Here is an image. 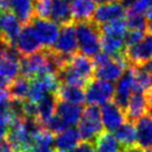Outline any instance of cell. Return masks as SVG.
<instances>
[{
  "label": "cell",
  "instance_id": "cell-19",
  "mask_svg": "<svg viewBox=\"0 0 152 152\" xmlns=\"http://www.w3.org/2000/svg\"><path fill=\"white\" fill-rule=\"evenodd\" d=\"M69 7H71L72 19L74 23L92 20V17L96 9L94 0H71Z\"/></svg>",
  "mask_w": 152,
  "mask_h": 152
},
{
  "label": "cell",
  "instance_id": "cell-13",
  "mask_svg": "<svg viewBox=\"0 0 152 152\" xmlns=\"http://www.w3.org/2000/svg\"><path fill=\"white\" fill-rule=\"evenodd\" d=\"M14 46L21 57L33 55L43 49V45L30 25H25L24 28H21Z\"/></svg>",
  "mask_w": 152,
  "mask_h": 152
},
{
  "label": "cell",
  "instance_id": "cell-37",
  "mask_svg": "<svg viewBox=\"0 0 152 152\" xmlns=\"http://www.w3.org/2000/svg\"><path fill=\"white\" fill-rule=\"evenodd\" d=\"M11 103V96H10L9 90L0 87V107L1 106H7Z\"/></svg>",
  "mask_w": 152,
  "mask_h": 152
},
{
  "label": "cell",
  "instance_id": "cell-6",
  "mask_svg": "<svg viewBox=\"0 0 152 152\" xmlns=\"http://www.w3.org/2000/svg\"><path fill=\"white\" fill-rule=\"evenodd\" d=\"M103 124L101 121V110L99 106L88 105L83 110L82 118L78 122L77 131L83 142L93 143L94 140L103 132Z\"/></svg>",
  "mask_w": 152,
  "mask_h": 152
},
{
  "label": "cell",
  "instance_id": "cell-16",
  "mask_svg": "<svg viewBox=\"0 0 152 152\" xmlns=\"http://www.w3.org/2000/svg\"><path fill=\"white\" fill-rule=\"evenodd\" d=\"M149 107H150V103H149L147 94L133 92L128 102V105L124 110L126 121H130L133 123L137 122L140 118L147 115V113L149 112Z\"/></svg>",
  "mask_w": 152,
  "mask_h": 152
},
{
  "label": "cell",
  "instance_id": "cell-25",
  "mask_svg": "<svg viewBox=\"0 0 152 152\" xmlns=\"http://www.w3.org/2000/svg\"><path fill=\"white\" fill-rule=\"evenodd\" d=\"M57 97L55 94H48L37 104V122L44 126L56 113Z\"/></svg>",
  "mask_w": 152,
  "mask_h": 152
},
{
  "label": "cell",
  "instance_id": "cell-29",
  "mask_svg": "<svg viewBox=\"0 0 152 152\" xmlns=\"http://www.w3.org/2000/svg\"><path fill=\"white\" fill-rule=\"evenodd\" d=\"M29 87H30V80L24 76L17 77L8 87L11 100L17 101V102L26 101L28 97Z\"/></svg>",
  "mask_w": 152,
  "mask_h": 152
},
{
  "label": "cell",
  "instance_id": "cell-21",
  "mask_svg": "<svg viewBox=\"0 0 152 152\" xmlns=\"http://www.w3.org/2000/svg\"><path fill=\"white\" fill-rule=\"evenodd\" d=\"M137 147L142 150L152 148V118L144 115L135 122Z\"/></svg>",
  "mask_w": 152,
  "mask_h": 152
},
{
  "label": "cell",
  "instance_id": "cell-2",
  "mask_svg": "<svg viewBox=\"0 0 152 152\" xmlns=\"http://www.w3.org/2000/svg\"><path fill=\"white\" fill-rule=\"evenodd\" d=\"M58 66L50 49H42L20 59V74L28 80H36L47 74H57Z\"/></svg>",
  "mask_w": 152,
  "mask_h": 152
},
{
  "label": "cell",
  "instance_id": "cell-45",
  "mask_svg": "<svg viewBox=\"0 0 152 152\" xmlns=\"http://www.w3.org/2000/svg\"><path fill=\"white\" fill-rule=\"evenodd\" d=\"M145 18H147L148 23H152V7L151 8H149L147 11V16H145Z\"/></svg>",
  "mask_w": 152,
  "mask_h": 152
},
{
  "label": "cell",
  "instance_id": "cell-12",
  "mask_svg": "<svg viewBox=\"0 0 152 152\" xmlns=\"http://www.w3.org/2000/svg\"><path fill=\"white\" fill-rule=\"evenodd\" d=\"M124 54L131 66L139 67L152 59V35H145L141 42L126 48Z\"/></svg>",
  "mask_w": 152,
  "mask_h": 152
},
{
  "label": "cell",
  "instance_id": "cell-41",
  "mask_svg": "<svg viewBox=\"0 0 152 152\" xmlns=\"http://www.w3.org/2000/svg\"><path fill=\"white\" fill-rule=\"evenodd\" d=\"M0 152H14L12 148L10 147V144L6 140L0 142Z\"/></svg>",
  "mask_w": 152,
  "mask_h": 152
},
{
  "label": "cell",
  "instance_id": "cell-48",
  "mask_svg": "<svg viewBox=\"0 0 152 152\" xmlns=\"http://www.w3.org/2000/svg\"><path fill=\"white\" fill-rule=\"evenodd\" d=\"M147 96H148V100H149L150 105H152V86H151V88H150V91L147 93Z\"/></svg>",
  "mask_w": 152,
  "mask_h": 152
},
{
  "label": "cell",
  "instance_id": "cell-11",
  "mask_svg": "<svg viewBox=\"0 0 152 152\" xmlns=\"http://www.w3.org/2000/svg\"><path fill=\"white\" fill-rule=\"evenodd\" d=\"M134 92V68L130 66L123 72L114 86V102L125 110L131 95Z\"/></svg>",
  "mask_w": 152,
  "mask_h": 152
},
{
  "label": "cell",
  "instance_id": "cell-43",
  "mask_svg": "<svg viewBox=\"0 0 152 152\" xmlns=\"http://www.w3.org/2000/svg\"><path fill=\"white\" fill-rule=\"evenodd\" d=\"M7 133H8V128L4 126V125H0V142L6 140Z\"/></svg>",
  "mask_w": 152,
  "mask_h": 152
},
{
  "label": "cell",
  "instance_id": "cell-31",
  "mask_svg": "<svg viewBox=\"0 0 152 152\" xmlns=\"http://www.w3.org/2000/svg\"><path fill=\"white\" fill-rule=\"evenodd\" d=\"M134 68V92L147 94L152 86V76L141 69L140 67Z\"/></svg>",
  "mask_w": 152,
  "mask_h": 152
},
{
  "label": "cell",
  "instance_id": "cell-52",
  "mask_svg": "<svg viewBox=\"0 0 152 152\" xmlns=\"http://www.w3.org/2000/svg\"><path fill=\"white\" fill-rule=\"evenodd\" d=\"M58 152H74V151H58Z\"/></svg>",
  "mask_w": 152,
  "mask_h": 152
},
{
  "label": "cell",
  "instance_id": "cell-17",
  "mask_svg": "<svg viewBox=\"0 0 152 152\" xmlns=\"http://www.w3.org/2000/svg\"><path fill=\"white\" fill-rule=\"evenodd\" d=\"M125 16V9L119 1L109 2V4H102L94 11L92 17V21L97 26L109 23L111 20L118 18H123Z\"/></svg>",
  "mask_w": 152,
  "mask_h": 152
},
{
  "label": "cell",
  "instance_id": "cell-15",
  "mask_svg": "<svg viewBox=\"0 0 152 152\" xmlns=\"http://www.w3.org/2000/svg\"><path fill=\"white\" fill-rule=\"evenodd\" d=\"M20 30V21L11 11L0 12V39L7 46H14Z\"/></svg>",
  "mask_w": 152,
  "mask_h": 152
},
{
  "label": "cell",
  "instance_id": "cell-9",
  "mask_svg": "<svg viewBox=\"0 0 152 152\" xmlns=\"http://www.w3.org/2000/svg\"><path fill=\"white\" fill-rule=\"evenodd\" d=\"M77 39L75 33V24L71 23L62 26L59 29V35L52 49L54 53L62 56L72 57L77 53Z\"/></svg>",
  "mask_w": 152,
  "mask_h": 152
},
{
  "label": "cell",
  "instance_id": "cell-23",
  "mask_svg": "<svg viewBox=\"0 0 152 152\" xmlns=\"http://www.w3.org/2000/svg\"><path fill=\"white\" fill-rule=\"evenodd\" d=\"M49 19L56 23L58 26L74 23L72 19L69 2L67 0H52V8Z\"/></svg>",
  "mask_w": 152,
  "mask_h": 152
},
{
  "label": "cell",
  "instance_id": "cell-27",
  "mask_svg": "<svg viewBox=\"0 0 152 152\" xmlns=\"http://www.w3.org/2000/svg\"><path fill=\"white\" fill-rule=\"evenodd\" d=\"M115 132V138L118 139L123 149L135 147L137 144V130L133 122L125 121Z\"/></svg>",
  "mask_w": 152,
  "mask_h": 152
},
{
  "label": "cell",
  "instance_id": "cell-49",
  "mask_svg": "<svg viewBox=\"0 0 152 152\" xmlns=\"http://www.w3.org/2000/svg\"><path fill=\"white\" fill-rule=\"evenodd\" d=\"M147 29L149 30V33H150V34L152 35V23H148V27H147Z\"/></svg>",
  "mask_w": 152,
  "mask_h": 152
},
{
  "label": "cell",
  "instance_id": "cell-22",
  "mask_svg": "<svg viewBox=\"0 0 152 152\" xmlns=\"http://www.w3.org/2000/svg\"><path fill=\"white\" fill-rule=\"evenodd\" d=\"M11 12L24 25H29L35 18L34 0H9Z\"/></svg>",
  "mask_w": 152,
  "mask_h": 152
},
{
  "label": "cell",
  "instance_id": "cell-4",
  "mask_svg": "<svg viewBox=\"0 0 152 152\" xmlns=\"http://www.w3.org/2000/svg\"><path fill=\"white\" fill-rule=\"evenodd\" d=\"M94 63V77L101 81H118L123 72L128 68V61L125 54L110 56L105 53H99L93 59Z\"/></svg>",
  "mask_w": 152,
  "mask_h": 152
},
{
  "label": "cell",
  "instance_id": "cell-33",
  "mask_svg": "<svg viewBox=\"0 0 152 152\" xmlns=\"http://www.w3.org/2000/svg\"><path fill=\"white\" fill-rule=\"evenodd\" d=\"M52 0H34V12L36 18L49 19Z\"/></svg>",
  "mask_w": 152,
  "mask_h": 152
},
{
  "label": "cell",
  "instance_id": "cell-44",
  "mask_svg": "<svg viewBox=\"0 0 152 152\" xmlns=\"http://www.w3.org/2000/svg\"><path fill=\"white\" fill-rule=\"evenodd\" d=\"M122 152H143V150L135 145V147H131V148L123 149V150H122Z\"/></svg>",
  "mask_w": 152,
  "mask_h": 152
},
{
  "label": "cell",
  "instance_id": "cell-40",
  "mask_svg": "<svg viewBox=\"0 0 152 152\" xmlns=\"http://www.w3.org/2000/svg\"><path fill=\"white\" fill-rule=\"evenodd\" d=\"M139 67H140L141 69H143L145 73H148L149 75L152 76V59L148 61L147 63H144L143 65H141V66H139Z\"/></svg>",
  "mask_w": 152,
  "mask_h": 152
},
{
  "label": "cell",
  "instance_id": "cell-35",
  "mask_svg": "<svg viewBox=\"0 0 152 152\" xmlns=\"http://www.w3.org/2000/svg\"><path fill=\"white\" fill-rule=\"evenodd\" d=\"M43 128L47 129L48 131L52 132L53 134H58V133H61L62 131H64L65 129L69 128V126H67L66 124L64 123V121L55 114L52 119L44 125Z\"/></svg>",
  "mask_w": 152,
  "mask_h": 152
},
{
  "label": "cell",
  "instance_id": "cell-50",
  "mask_svg": "<svg viewBox=\"0 0 152 152\" xmlns=\"http://www.w3.org/2000/svg\"><path fill=\"white\" fill-rule=\"evenodd\" d=\"M148 113H150V116L152 118V105H150V107H149V112Z\"/></svg>",
  "mask_w": 152,
  "mask_h": 152
},
{
  "label": "cell",
  "instance_id": "cell-20",
  "mask_svg": "<svg viewBox=\"0 0 152 152\" xmlns=\"http://www.w3.org/2000/svg\"><path fill=\"white\" fill-rule=\"evenodd\" d=\"M81 137L77 129L69 126L61 133L56 134L54 140V145L57 151H73L80 145Z\"/></svg>",
  "mask_w": 152,
  "mask_h": 152
},
{
  "label": "cell",
  "instance_id": "cell-10",
  "mask_svg": "<svg viewBox=\"0 0 152 152\" xmlns=\"http://www.w3.org/2000/svg\"><path fill=\"white\" fill-rule=\"evenodd\" d=\"M29 25L34 28L43 47L50 49L55 45L59 35V26L56 23H54L50 19L34 18Z\"/></svg>",
  "mask_w": 152,
  "mask_h": 152
},
{
  "label": "cell",
  "instance_id": "cell-18",
  "mask_svg": "<svg viewBox=\"0 0 152 152\" xmlns=\"http://www.w3.org/2000/svg\"><path fill=\"white\" fill-rule=\"evenodd\" d=\"M83 107L81 105L72 104L68 102L57 100L56 104V115L59 116L64 121V123L67 126H74L76 124H78L83 114Z\"/></svg>",
  "mask_w": 152,
  "mask_h": 152
},
{
  "label": "cell",
  "instance_id": "cell-47",
  "mask_svg": "<svg viewBox=\"0 0 152 152\" xmlns=\"http://www.w3.org/2000/svg\"><path fill=\"white\" fill-rule=\"evenodd\" d=\"M95 2H99L100 5L102 4H109V2H114V1H118V0H94Z\"/></svg>",
  "mask_w": 152,
  "mask_h": 152
},
{
  "label": "cell",
  "instance_id": "cell-1",
  "mask_svg": "<svg viewBox=\"0 0 152 152\" xmlns=\"http://www.w3.org/2000/svg\"><path fill=\"white\" fill-rule=\"evenodd\" d=\"M61 83L68 85L86 87L94 77V63L93 59L83 54H74L69 62L57 72Z\"/></svg>",
  "mask_w": 152,
  "mask_h": 152
},
{
  "label": "cell",
  "instance_id": "cell-14",
  "mask_svg": "<svg viewBox=\"0 0 152 152\" xmlns=\"http://www.w3.org/2000/svg\"><path fill=\"white\" fill-rule=\"evenodd\" d=\"M101 121L109 132H114L126 121L124 110L114 101L107 102L101 107Z\"/></svg>",
  "mask_w": 152,
  "mask_h": 152
},
{
  "label": "cell",
  "instance_id": "cell-46",
  "mask_svg": "<svg viewBox=\"0 0 152 152\" xmlns=\"http://www.w3.org/2000/svg\"><path fill=\"white\" fill-rule=\"evenodd\" d=\"M6 46H7V45L0 39V59H1V57H2V54H4V50H5Z\"/></svg>",
  "mask_w": 152,
  "mask_h": 152
},
{
  "label": "cell",
  "instance_id": "cell-5",
  "mask_svg": "<svg viewBox=\"0 0 152 152\" xmlns=\"http://www.w3.org/2000/svg\"><path fill=\"white\" fill-rule=\"evenodd\" d=\"M75 24L77 47L81 54L87 57H95L101 52L100 27L90 21H81Z\"/></svg>",
  "mask_w": 152,
  "mask_h": 152
},
{
  "label": "cell",
  "instance_id": "cell-36",
  "mask_svg": "<svg viewBox=\"0 0 152 152\" xmlns=\"http://www.w3.org/2000/svg\"><path fill=\"white\" fill-rule=\"evenodd\" d=\"M144 36H145L144 31H141V30H130L124 36V42H125L126 48L131 47L133 45L138 44L139 42H141Z\"/></svg>",
  "mask_w": 152,
  "mask_h": 152
},
{
  "label": "cell",
  "instance_id": "cell-30",
  "mask_svg": "<svg viewBox=\"0 0 152 152\" xmlns=\"http://www.w3.org/2000/svg\"><path fill=\"white\" fill-rule=\"evenodd\" d=\"M102 35L106 36H114V37H123L128 33V26H126V19L118 18L111 20L106 24L99 26Z\"/></svg>",
  "mask_w": 152,
  "mask_h": 152
},
{
  "label": "cell",
  "instance_id": "cell-42",
  "mask_svg": "<svg viewBox=\"0 0 152 152\" xmlns=\"http://www.w3.org/2000/svg\"><path fill=\"white\" fill-rule=\"evenodd\" d=\"M9 0H0V12L9 11Z\"/></svg>",
  "mask_w": 152,
  "mask_h": 152
},
{
  "label": "cell",
  "instance_id": "cell-3",
  "mask_svg": "<svg viewBox=\"0 0 152 152\" xmlns=\"http://www.w3.org/2000/svg\"><path fill=\"white\" fill-rule=\"evenodd\" d=\"M39 126L42 125L35 120L17 119L8 129L6 141L10 144L14 152H26L34 147L33 134Z\"/></svg>",
  "mask_w": 152,
  "mask_h": 152
},
{
  "label": "cell",
  "instance_id": "cell-34",
  "mask_svg": "<svg viewBox=\"0 0 152 152\" xmlns=\"http://www.w3.org/2000/svg\"><path fill=\"white\" fill-rule=\"evenodd\" d=\"M126 26L130 30L145 31L148 27V20L144 15H128Z\"/></svg>",
  "mask_w": 152,
  "mask_h": 152
},
{
  "label": "cell",
  "instance_id": "cell-38",
  "mask_svg": "<svg viewBox=\"0 0 152 152\" xmlns=\"http://www.w3.org/2000/svg\"><path fill=\"white\" fill-rule=\"evenodd\" d=\"M74 152H95L94 145L91 142H81Z\"/></svg>",
  "mask_w": 152,
  "mask_h": 152
},
{
  "label": "cell",
  "instance_id": "cell-7",
  "mask_svg": "<svg viewBox=\"0 0 152 152\" xmlns=\"http://www.w3.org/2000/svg\"><path fill=\"white\" fill-rule=\"evenodd\" d=\"M21 55L15 46H6L0 59V87L8 88L20 73Z\"/></svg>",
  "mask_w": 152,
  "mask_h": 152
},
{
  "label": "cell",
  "instance_id": "cell-24",
  "mask_svg": "<svg viewBox=\"0 0 152 152\" xmlns=\"http://www.w3.org/2000/svg\"><path fill=\"white\" fill-rule=\"evenodd\" d=\"M57 100L68 102L72 104L81 105L85 102V91L82 87L68 84H61L56 92Z\"/></svg>",
  "mask_w": 152,
  "mask_h": 152
},
{
  "label": "cell",
  "instance_id": "cell-8",
  "mask_svg": "<svg viewBox=\"0 0 152 152\" xmlns=\"http://www.w3.org/2000/svg\"><path fill=\"white\" fill-rule=\"evenodd\" d=\"M114 96V85L111 82L92 78L86 85L85 101L88 105H103L111 102Z\"/></svg>",
  "mask_w": 152,
  "mask_h": 152
},
{
  "label": "cell",
  "instance_id": "cell-28",
  "mask_svg": "<svg viewBox=\"0 0 152 152\" xmlns=\"http://www.w3.org/2000/svg\"><path fill=\"white\" fill-rule=\"evenodd\" d=\"M101 49L110 56H116L125 52V42L123 37L106 36L101 34Z\"/></svg>",
  "mask_w": 152,
  "mask_h": 152
},
{
  "label": "cell",
  "instance_id": "cell-26",
  "mask_svg": "<svg viewBox=\"0 0 152 152\" xmlns=\"http://www.w3.org/2000/svg\"><path fill=\"white\" fill-rule=\"evenodd\" d=\"M95 152H122L123 148L115 138V135L109 131L102 132L93 142Z\"/></svg>",
  "mask_w": 152,
  "mask_h": 152
},
{
  "label": "cell",
  "instance_id": "cell-39",
  "mask_svg": "<svg viewBox=\"0 0 152 152\" xmlns=\"http://www.w3.org/2000/svg\"><path fill=\"white\" fill-rule=\"evenodd\" d=\"M26 152H54L52 148H45V147H36L34 145Z\"/></svg>",
  "mask_w": 152,
  "mask_h": 152
},
{
  "label": "cell",
  "instance_id": "cell-51",
  "mask_svg": "<svg viewBox=\"0 0 152 152\" xmlns=\"http://www.w3.org/2000/svg\"><path fill=\"white\" fill-rule=\"evenodd\" d=\"M143 152H152V148H151V149H147V150H143Z\"/></svg>",
  "mask_w": 152,
  "mask_h": 152
},
{
  "label": "cell",
  "instance_id": "cell-32",
  "mask_svg": "<svg viewBox=\"0 0 152 152\" xmlns=\"http://www.w3.org/2000/svg\"><path fill=\"white\" fill-rule=\"evenodd\" d=\"M54 134L43 126H39L33 134L34 145L36 147L52 148V145H54Z\"/></svg>",
  "mask_w": 152,
  "mask_h": 152
}]
</instances>
